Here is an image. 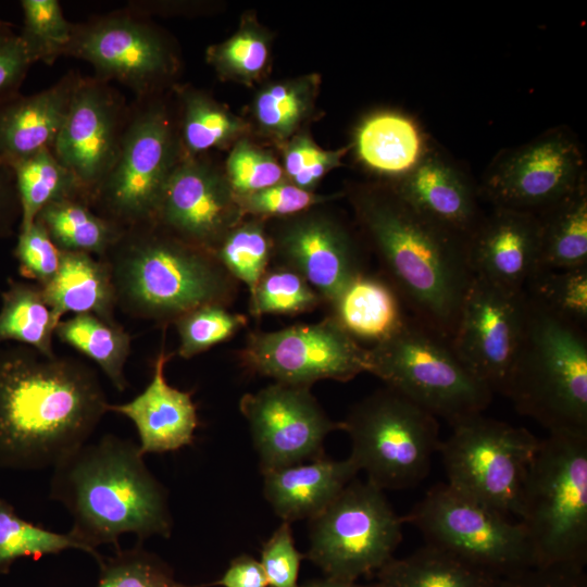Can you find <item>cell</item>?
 I'll return each mask as SVG.
<instances>
[{
  "label": "cell",
  "mask_w": 587,
  "mask_h": 587,
  "mask_svg": "<svg viewBox=\"0 0 587 587\" xmlns=\"http://www.w3.org/2000/svg\"><path fill=\"white\" fill-rule=\"evenodd\" d=\"M439 453L447 484L509 516H517L528 465L539 445L529 430L482 413L450 424Z\"/></svg>",
  "instance_id": "7c38bea8"
},
{
  "label": "cell",
  "mask_w": 587,
  "mask_h": 587,
  "mask_svg": "<svg viewBox=\"0 0 587 587\" xmlns=\"http://www.w3.org/2000/svg\"><path fill=\"white\" fill-rule=\"evenodd\" d=\"M65 57L89 63L92 77L115 80L136 98L157 96L178 70L167 37L148 17L126 8L76 23Z\"/></svg>",
  "instance_id": "4fadbf2b"
},
{
  "label": "cell",
  "mask_w": 587,
  "mask_h": 587,
  "mask_svg": "<svg viewBox=\"0 0 587 587\" xmlns=\"http://www.w3.org/2000/svg\"><path fill=\"white\" fill-rule=\"evenodd\" d=\"M427 544L498 577L536 566L521 523L446 484L434 486L403 517Z\"/></svg>",
  "instance_id": "8fae6325"
},
{
  "label": "cell",
  "mask_w": 587,
  "mask_h": 587,
  "mask_svg": "<svg viewBox=\"0 0 587 587\" xmlns=\"http://www.w3.org/2000/svg\"><path fill=\"white\" fill-rule=\"evenodd\" d=\"M387 184L422 215L466 241L485 215L472 178L433 142L410 173Z\"/></svg>",
  "instance_id": "44dd1931"
},
{
  "label": "cell",
  "mask_w": 587,
  "mask_h": 587,
  "mask_svg": "<svg viewBox=\"0 0 587 587\" xmlns=\"http://www.w3.org/2000/svg\"><path fill=\"white\" fill-rule=\"evenodd\" d=\"M317 85V76L307 75L273 83L261 89L252 109L260 128L277 139L291 136L309 116Z\"/></svg>",
  "instance_id": "d590c367"
},
{
  "label": "cell",
  "mask_w": 587,
  "mask_h": 587,
  "mask_svg": "<svg viewBox=\"0 0 587 587\" xmlns=\"http://www.w3.org/2000/svg\"><path fill=\"white\" fill-rule=\"evenodd\" d=\"M359 472L350 458L333 460L324 455L263 473V494L283 521L311 520L326 509Z\"/></svg>",
  "instance_id": "d4e9b609"
},
{
  "label": "cell",
  "mask_w": 587,
  "mask_h": 587,
  "mask_svg": "<svg viewBox=\"0 0 587 587\" xmlns=\"http://www.w3.org/2000/svg\"><path fill=\"white\" fill-rule=\"evenodd\" d=\"M242 217L225 174L199 155L183 154L166 182L152 223L213 254Z\"/></svg>",
  "instance_id": "d6986e66"
},
{
  "label": "cell",
  "mask_w": 587,
  "mask_h": 587,
  "mask_svg": "<svg viewBox=\"0 0 587 587\" xmlns=\"http://www.w3.org/2000/svg\"><path fill=\"white\" fill-rule=\"evenodd\" d=\"M271 238L279 265L301 275L327 305L365 272L355 237L330 214L309 210L287 217Z\"/></svg>",
  "instance_id": "ffe728a7"
},
{
  "label": "cell",
  "mask_w": 587,
  "mask_h": 587,
  "mask_svg": "<svg viewBox=\"0 0 587 587\" xmlns=\"http://www.w3.org/2000/svg\"><path fill=\"white\" fill-rule=\"evenodd\" d=\"M519 522L536 566L584 569L587 561V435L539 440L520 497Z\"/></svg>",
  "instance_id": "8992f818"
},
{
  "label": "cell",
  "mask_w": 587,
  "mask_h": 587,
  "mask_svg": "<svg viewBox=\"0 0 587 587\" xmlns=\"http://www.w3.org/2000/svg\"><path fill=\"white\" fill-rule=\"evenodd\" d=\"M36 221L61 252H83L103 259L124 228L98 214L86 198H68L45 207Z\"/></svg>",
  "instance_id": "4dcf8cb0"
},
{
  "label": "cell",
  "mask_w": 587,
  "mask_h": 587,
  "mask_svg": "<svg viewBox=\"0 0 587 587\" xmlns=\"http://www.w3.org/2000/svg\"><path fill=\"white\" fill-rule=\"evenodd\" d=\"M183 155L178 128L157 96L136 98L118 155L90 197L91 208L123 228L152 223L162 192Z\"/></svg>",
  "instance_id": "9c48e42d"
},
{
  "label": "cell",
  "mask_w": 587,
  "mask_h": 587,
  "mask_svg": "<svg viewBox=\"0 0 587 587\" xmlns=\"http://www.w3.org/2000/svg\"><path fill=\"white\" fill-rule=\"evenodd\" d=\"M58 323L40 285L8 279L7 288L1 291L0 345L13 341L52 357V339Z\"/></svg>",
  "instance_id": "1f68e13d"
},
{
  "label": "cell",
  "mask_w": 587,
  "mask_h": 587,
  "mask_svg": "<svg viewBox=\"0 0 587 587\" xmlns=\"http://www.w3.org/2000/svg\"><path fill=\"white\" fill-rule=\"evenodd\" d=\"M13 255L21 276L40 286L54 276L61 260V251L38 221L27 229L18 232Z\"/></svg>",
  "instance_id": "c3c4849f"
},
{
  "label": "cell",
  "mask_w": 587,
  "mask_h": 587,
  "mask_svg": "<svg viewBox=\"0 0 587 587\" xmlns=\"http://www.w3.org/2000/svg\"><path fill=\"white\" fill-rule=\"evenodd\" d=\"M500 587H587L584 569L532 566L504 577Z\"/></svg>",
  "instance_id": "816d5d0a"
},
{
  "label": "cell",
  "mask_w": 587,
  "mask_h": 587,
  "mask_svg": "<svg viewBox=\"0 0 587 587\" xmlns=\"http://www.w3.org/2000/svg\"><path fill=\"white\" fill-rule=\"evenodd\" d=\"M77 549L88 553L70 532L60 534L21 517L13 505L0 498V572H7L21 558L39 559L47 554Z\"/></svg>",
  "instance_id": "f35d334b"
},
{
  "label": "cell",
  "mask_w": 587,
  "mask_h": 587,
  "mask_svg": "<svg viewBox=\"0 0 587 587\" xmlns=\"http://www.w3.org/2000/svg\"><path fill=\"white\" fill-rule=\"evenodd\" d=\"M303 558L296 548L290 523L283 521L261 549L260 563L268 587H300L298 576Z\"/></svg>",
  "instance_id": "681fc988"
},
{
  "label": "cell",
  "mask_w": 587,
  "mask_h": 587,
  "mask_svg": "<svg viewBox=\"0 0 587 587\" xmlns=\"http://www.w3.org/2000/svg\"><path fill=\"white\" fill-rule=\"evenodd\" d=\"M525 298L522 340L501 394L549 434L587 435L586 334Z\"/></svg>",
  "instance_id": "5b68a950"
},
{
  "label": "cell",
  "mask_w": 587,
  "mask_h": 587,
  "mask_svg": "<svg viewBox=\"0 0 587 587\" xmlns=\"http://www.w3.org/2000/svg\"><path fill=\"white\" fill-rule=\"evenodd\" d=\"M536 215L540 224L537 270L587 265V182Z\"/></svg>",
  "instance_id": "f546056e"
},
{
  "label": "cell",
  "mask_w": 587,
  "mask_h": 587,
  "mask_svg": "<svg viewBox=\"0 0 587 587\" xmlns=\"http://www.w3.org/2000/svg\"><path fill=\"white\" fill-rule=\"evenodd\" d=\"M97 587H205L178 582L171 566L157 554L137 545L99 563Z\"/></svg>",
  "instance_id": "ee69618b"
},
{
  "label": "cell",
  "mask_w": 587,
  "mask_h": 587,
  "mask_svg": "<svg viewBox=\"0 0 587 587\" xmlns=\"http://www.w3.org/2000/svg\"><path fill=\"white\" fill-rule=\"evenodd\" d=\"M338 197L334 195H319L302 189L288 180H284L265 189L238 198L243 215L249 214L255 218L270 217L287 218L313 207Z\"/></svg>",
  "instance_id": "bcb514c9"
},
{
  "label": "cell",
  "mask_w": 587,
  "mask_h": 587,
  "mask_svg": "<svg viewBox=\"0 0 587 587\" xmlns=\"http://www.w3.org/2000/svg\"><path fill=\"white\" fill-rule=\"evenodd\" d=\"M403 523L384 490L369 480L353 479L326 509L309 520L304 557L325 577L357 582L394 558Z\"/></svg>",
  "instance_id": "30bf717a"
},
{
  "label": "cell",
  "mask_w": 587,
  "mask_h": 587,
  "mask_svg": "<svg viewBox=\"0 0 587 587\" xmlns=\"http://www.w3.org/2000/svg\"><path fill=\"white\" fill-rule=\"evenodd\" d=\"M585 182L583 145L571 128L560 125L499 151L477 188L492 208L537 214Z\"/></svg>",
  "instance_id": "5bb4252c"
},
{
  "label": "cell",
  "mask_w": 587,
  "mask_h": 587,
  "mask_svg": "<svg viewBox=\"0 0 587 587\" xmlns=\"http://www.w3.org/2000/svg\"><path fill=\"white\" fill-rule=\"evenodd\" d=\"M225 176L240 198L284 182L285 173L271 154L240 140L227 158Z\"/></svg>",
  "instance_id": "f6af8a7d"
},
{
  "label": "cell",
  "mask_w": 587,
  "mask_h": 587,
  "mask_svg": "<svg viewBox=\"0 0 587 587\" xmlns=\"http://www.w3.org/2000/svg\"><path fill=\"white\" fill-rule=\"evenodd\" d=\"M432 141L415 117L382 110L366 115L358 125L353 147L359 161L372 173L397 180L410 173Z\"/></svg>",
  "instance_id": "484cf974"
},
{
  "label": "cell",
  "mask_w": 587,
  "mask_h": 587,
  "mask_svg": "<svg viewBox=\"0 0 587 587\" xmlns=\"http://www.w3.org/2000/svg\"><path fill=\"white\" fill-rule=\"evenodd\" d=\"M239 359L251 373L276 383L311 387L323 379L348 382L367 372L369 348L328 315L317 323L253 332Z\"/></svg>",
  "instance_id": "9a60e30c"
},
{
  "label": "cell",
  "mask_w": 587,
  "mask_h": 587,
  "mask_svg": "<svg viewBox=\"0 0 587 587\" xmlns=\"http://www.w3.org/2000/svg\"><path fill=\"white\" fill-rule=\"evenodd\" d=\"M376 574L377 587H500L503 579L429 544Z\"/></svg>",
  "instance_id": "f1b7e54d"
},
{
  "label": "cell",
  "mask_w": 587,
  "mask_h": 587,
  "mask_svg": "<svg viewBox=\"0 0 587 587\" xmlns=\"http://www.w3.org/2000/svg\"><path fill=\"white\" fill-rule=\"evenodd\" d=\"M341 423L349 458L382 490L422 482L441 444L437 417L386 386L357 402Z\"/></svg>",
  "instance_id": "ba28073f"
},
{
  "label": "cell",
  "mask_w": 587,
  "mask_h": 587,
  "mask_svg": "<svg viewBox=\"0 0 587 587\" xmlns=\"http://www.w3.org/2000/svg\"><path fill=\"white\" fill-rule=\"evenodd\" d=\"M172 324L179 339L177 354L190 359L232 338L247 325V317L223 304H204L187 311Z\"/></svg>",
  "instance_id": "7bdbcfd3"
},
{
  "label": "cell",
  "mask_w": 587,
  "mask_h": 587,
  "mask_svg": "<svg viewBox=\"0 0 587 587\" xmlns=\"http://www.w3.org/2000/svg\"><path fill=\"white\" fill-rule=\"evenodd\" d=\"M310 388L274 382L240 398L262 474L324 457L327 435L342 430Z\"/></svg>",
  "instance_id": "2e32d148"
},
{
  "label": "cell",
  "mask_w": 587,
  "mask_h": 587,
  "mask_svg": "<svg viewBox=\"0 0 587 587\" xmlns=\"http://www.w3.org/2000/svg\"><path fill=\"white\" fill-rule=\"evenodd\" d=\"M54 336L93 361L118 391L128 387L124 367L132 337L118 323L91 313L75 314L58 323Z\"/></svg>",
  "instance_id": "d6a6232c"
},
{
  "label": "cell",
  "mask_w": 587,
  "mask_h": 587,
  "mask_svg": "<svg viewBox=\"0 0 587 587\" xmlns=\"http://www.w3.org/2000/svg\"><path fill=\"white\" fill-rule=\"evenodd\" d=\"M21 204L18 232L30 227L48 204L88 196L76 176L45 149L13 166Z\"/></svg>",
  "instance_id": "836d02e7"
},
{
  "label": "cell",
  "mask_w": 587,
  "mask_h": 587,
  "mask_svg": "<svg viewBox=\"0 0 587 587\" xmlns=\"http://www.w3.org/2000/svg\"><path fill=\"white\" fill-rule=\"evenodd\" d=\"M300 587H377L376 583L359 584L357 582L340 580L336 578L325 577L323 579L312 580Z\"/></svg>",
  "instance_id": "11a10c76"
},
{
  "label": "cell",
  "mask_w": 587,
  "mask_h": 587,
  "mask_svg": "<svg viewBox=\"0 0 587 587\" xmlns=\"http://www.w3.org/2000/svg\"><path fill=\"white\" fill-rule=\"evenodd\" d=\"M180 102L179 142L184 155L200 153L227 143L245 128V123L204 92L176 88Z\"/></svg>",
  "instance_id": "e575fe53"
},
{
  "label": "cell",
  "mask_w": 587,
  "mask_h": 587,
  "mask_svg": "<svg viewBox=\"0 0 587 587\" xmlns=\"http://www.w3.org/2000/svg\"><path fill=\"white\" fill-rule=\"evenodd\" d=\"M49 497L70 513V533L98 563L96 550L130 533L142 541L151 536L168 538L173 517L165 487L143 461L138 445L108 434L85 444L53 467Z\"/></svg>",
  "instance_id": "3957f363"
},
{
  "label": "cell",
  "mask_w": 587,
  "mask_h": 587,
  "mask_svg": "<svg viewBox=\"0 0 587 587\" xmlns=\"http://www.w3.org/2000/svg\"><path fill=\"white\" fill-rule=\"evenodd\" d=\"M209 586L268 587V584L260 561L249 554H240L230 561L221 578Z\"/></svg>",
  "instance_id": "db71d44e"
},
{
  "label": "cell",
  "mask_w": 587,
  "mask_h": 587,
  "mask_svg": "<svg viewBox=\"0 0 587 587\" xmlns=\"http://www.w3.org/2000/svg\"><path fill=\"white\" fill-rule=\"evenodd\" d=\"M525 314L524 291L473 276L449 341L465 367L492 392H502L520 348Z\"/></svg>",
  "instance_id": "e0dca14e"
},
{
  "label": "cell",
  "mask_w": 587,
  "mask_h": 587,
  "mask_svg": "<svg viewBox=\"0 0 587 587\" xmlns=\"http://www.w3.org/2000/svg\"><path fill=\"white\" fill-rule=\"evenodd\" d=\"M367 373L449 424L482 413L494 395L447 338L411 315L392 336L369 348Z\"/></svg>",
  "instance_id": "52a82bcc"
},
{
  "label": "cell",
  "mask_w": 587,
  "mask_h": 587,
  "mask_svg": "<svg viewBox=\"0 0 587 587\" xmlns=\"http://www.w3.org/2000/svg\"><path fill=\"white\" fill-rule=\"evenodd\" d=\"M170 357L163 346L143 391L128 402L108 405V412L132 421L142 455L172 452L191 445L199 425L191 392L171 386L165 378L164 370Z\"/></svg>",
  "instance_id": "cb8c5ba5"
},
{
  "label": "cell",
  "mask_w": 587,
  "mask_h": 587,
  "mask_svg": "<svg viewBox=\"0 0 587 587\" xmlns=\"http://www.w3.org/2000/svg\"><path fill=\"white\" fill-rule=\"evenodd\" d=\"M355 216L411 316L450 340L472 282L467 241L422 215L386 183L349 193Z\"/></svg>",
  "instance_id": "7a4b0ae2"
},
{
  "label": "cell",
  "mask_w": 587,
  "mask_h": 587,
  "mask_svg": "<svg viewBox=\"0 0 587 587\" xmlns=\"http://www.w3.org/2000/svg\"><path fill=\"white\" fill-rule=\"evenodd\" d=\"M108 405L96 371L80 360L0 347V467H53L87 444Z\"/></svg>",
  "instance_id": "6da1fadb"
},
{
  "label": "cell",
  "mask_w": 587,
  "mask_h": 587,
  "mask_svg": "<svg viewBox=\"0 0 587 587\" xmlns=\"http://www.w3.org/2000/svg\"><path fill=\"white\" fill-rule=\"evenodd\" d=\"M82 78L78 70H70L43 90L0 100L2 162L13 168L45 149L52 150Z\"/></svg>",
  "instance_id": "603a6c76"
},
{
  "label": "cell",
  "mask_w": 587,
  "mask_h": 587,
  "mask_svg": "<svg viewBox=\"0 0 587 587\" xmlns=\"http://www.w3.org/2000/svg\"><path fill=\"white\" fill-rule=\"evenodd\" d=\"M540 224L536 214L492 208L467 241L474 276L496 286L523 291L538 267Z\"/></svg>",
  "instance_id": "7402d4cb"
},
{
  "label": "cell",
  "mask_w": 587,
  "mask_h": 587,
  "mask_svg": "<svg viewBox=\"0 0 587 587\" xmlns=\"http://www.w3.org/2000/svg\"><path fill=\"white\" fill-rule=\"evenodd\" d=\"M268 58L270 38L252 21L245 22L232 37L207 51L208 62L223 78L246 84L262 75Z\"/></svg>",
  "instance_id": "60d3db41"
},
{
  "label": "cell",
  "mask_w": 587,
  "mask_h": 587,
  "mask_svg": "<svg viewBox=\"0 0 587 587\" xmlns=\"http://www.w3.org/2000/svg\"><path fill=\"white\" fill-rule=\"evenodd\" d=\"M323 303L319 294L297 272L277 265L268 267L249 299L254 317L266 314L296 315Z\"/></svg>",
  "instance_id": "b9f144b4"
},
{
  "label": "cell",
  "mask_w": 587,
  "mask_h": 587,
  "mask_svg": "<svg viewBox=\"0 0 587 587\" xmlns=\"http://www.w3.org/2000/svg\"><path fill=\"white\" fill-rule=\"evenodd\" d=\"M348 147L325 150L309 136L298 135L284 151V173L291 184L313 191L319 182L333 168L341 164Z\"/></svg>",
  "instance_id": "7dc6e473"
},
{
  "label": "cell",
  "mask_w": 587,
  "mask_h": 587,
  "mask_svg": "<svg viewBox=\"0 0 587 587\" xmlns=\"http://www.w3.org/2000/svg\"><path fill=\"white\" fill-rule=\"evenodd\" d=\"M104 260L116 305L161 324L204 304L228 305L236 280L205 250L182 241L154 223L124 228Z\"/></svg>",
  "instance_id": "277c9868"
},
{
  "label": "cell",
  "mask_w": 587,
  "mask_h": 587,
  "mask_svg": "<svg viewBox=\"0 0 587 587\" xmlns=\"http://www.w3.org/2000/svg\"><path fill=\"white\" fill-rule=\"evenodd\" d=\"M544 310L580 327L587 322V265L539 268L523 289Z\"/></svg>",
  "instance_id": "74e56055"
},
{
  "label": "cell",
  "mask_w": 587,
  "mask_h": 587,
  "mask_svg": "<svg viewBox=\"0 0 587 587\" xmlns=\"http://www.w3.org/2000/svg\"><path fill=\"white\" fill-rule=\"evenodd\" d=\"M23 26L20 36L35 64L51 65L65 57L75 25L68 21L58 0H22Z\"/></svg>",
  "instance_id": "ab89813d"
},
{
  "label": "cell",
  "mask_w": 587,
  "mask_h": 587,
  "mask_svg": "<svg viewBox=\"0 0 587 587\" xmlns=\"http://www.w3.org/2000/svg\"><path fill=\"white\" fill-rule=\"evenodd\" d=\"M128 113L129 104L113 86L83 76L52 152L89 200L118 155Z\"/></svg>",
  "instance_id": "ac0fdd59"
},
{
  "label": "cell",
  "mask_w": 587,
  "mask_h": 587,
  "mask_svg": "<svg viewBox=\"0 0 587 587\" xmlns=\"http://www.w3.org/2000/svg\"><path fill=\"white\" fill-rule=\"evenodd\" d=\"M21 222V204L13 168L0 160V239L14 235Z\"/></svg>",
  "instance_id": "f5cc1de1"
},
{
  "label": "cell",
  "mask_w": 587,
  "mask_h": 587,
  "mask_svg": "<svg viewBox=\"0 0 587 587\" xmlns=\"http://www.w3.org/2000/svg\"><path fill=\"white\" fill-rule=\"evenodd\" d=\"M41 289L59 322L66 313H91L108 323L117 324L112 274L102 259L83 252H61L57 273Z\"/></svg>",
  "instance_id": "83f0119b"
},
{
  "label": "cell",
  "mask_w": 587,
  "mask_h": 587,
  "mask_svg": "<svg viewBox=\"0 0 587 587\" xmlns=\"http://www.w3.org/2000/svg\"><path fill=\"white\" fill-rule=\"evenodd\" d=\"M339 326L353 339L372 346L392 336L409 316L394 286L366 272L353 278L328 305Z\"/></svg>",
  "instance_id": "4316f807"
},
{
  "label": "cell",
  "mask_w": 587,
  "mask_h": 587,
  "mask_svg": "<svg viewBox=\"0 0 587 587\" xmlns=\"http://www.w3.org/2000/svg\"><path fill=\"white\" fill-rule=\"evenodd\" d=\"M33 64L20 33L0 18V100L20 92Z\"/></svg>",
  "instance_id": "f907efd6"
},
{
  "label": "cell",
  "mask_w": 587,
  "mask_h": 587,
  "mask_svg": "<svg viewBox=\"0 0 587 587\" xmlns=\"http://www.w3.org/2000/svg\"><path fill=\"white\" fill-rule=\"evenodd\" d=\"M213 255L236 282L248 287L251 295L273 257L272 238L264 221L241 220L226 233Z\"/></svg>",
  "instance_id": "8d00e7d4"
}]
</instances>
